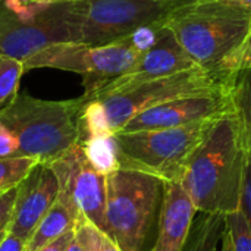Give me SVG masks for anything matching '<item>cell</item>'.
I'll list each match as a JSON object with an SVG mask.
<instances>
[{
    "instance_id": "obj_1",
    "label": "cell",
    "mask_w": 251,
    "mask_h": 251,
    "mask_svg": "<svg viewBox=\"0 0 251 251\" xmlns=\"http://www.w3.org/2000/svg\"><path fill=\"white\" fill-rule=\"evenodd\" d=\"M165 25L197 68L228 84L251 34V10L234 0H199L175 9Z\"/></svg>"
},
{
    "instance_id": "obj_2",
    "label": "cell",
    "mask_w": 251,
    "mask_h": 251,
    "mask_svg": "<svg viewBox=\"0 0 251 251\" xmlns=\"http://www.w3.org/2000/svg\"><path fill=\"white\" fill-rule=\"evenodd\" d=\"M247 157L234 112L219 118L179 182L199 213L228 216L241 209Z\"/></svg>"
},
{
    "instance_id": "obj_3",
    "label": "cell",
    "mask_w": 251,
    "mask_h": 251,
    "mask_svg": "<svg viewBox=\"0 0 251 251\" xmlns=\"http://www.w3.org/2000/svg\"><path fill=\"white\" fill-rule=\"evenodd\" d=\"M84 104V96L57 101L18 94L12 103L0 109V122L18 140V157L50 162L81 143Z\"/></svg>"
},
{
    "instance_id": "obj_4",
    "label": "cell",
    "mask_w": 251,
    "mask_h": 251,
    "mask_svg": "<svg viewBox=\"0 0 251 251\" xmlns=\"http://www.w3.org/2000/svg\"><path fill=\"white\" fill-rule=\"evenodd\" d=\"M71 43L106 46L126 38L138 26L165 21L179 0H62Z\"/></svg>"
},
{
    "instance_id": "obj_5",
    "label": "cell",
    "mask_w": 251,
    "mask_h": 251,
    "mask_svg": "<svg viewBox=\"0 0 251 251\" xmlns=\"http://www.w3.org/2000/svg\"><path fill=\"white\" fill-rule=\"evenodd\" d=\"M163 181L119 168L106 175V232L122 251H144L160 210Z\"/></svg>"
},
{
    "instance_id": "obj_6",
    "label": "cell",
    "mask_w": 251,
    "mask_h": 251,
    "mask_svg": "<svg viewBox=\"0 0 251 251\" xmlns=\"http://www.w3.org/2000/svg\"><path fill=\"white\" fill-rule=\"evenodd\" d=\"M216 121L179 128L116 132L121 168L153 175L163 182H181L188 163Z\"/></svg>"
},
{
    "instance_id": "obj_7",
    "label": "cell",
    "mask_w": 251,
    "mask_h": 251,
    "mask_svg": "<svg viewBox=\"0 0 251 251\" xmlns=\"http://www.w3.org/2000/svg\"><path fill=\"white\" fill-rule=\"evenodd\" d=\"M226 87L228 84L213 78L200 68H194L176 75L141 82L137 85L100 90L91 96H82L101 103L109 126L112 132L116 134L125 126L126 122L147 109L182 97L213 93Z\"/></svg>"
},
{
    "instance_id": "obj_8",
    "label": "cell",
    "mask_w": 251,
    "mask_h": 251,
    "mask_svg": "<svg viewBox=\"0 0 251 251\" xmlns=\"http://www.w3.org/2000/svg\"><path fill=\"white\" fill-rule=\"evenodd\" d=\"M141 54L126 38L106 46L57 43L47 46L24 60L25 71L59 69L82 76L84 96H91L110 81L128 74Z\"/></svg>"
},
{
    "instance_id": "obj_9",
    "label": "cell",
    "mask_w": 251,
    "mask_h": 251,
    "mask_svg": "<svg viewBox=\"0 0 251 251\" xmlns=\"http://www.w3.org/2000/svg\"><path fill=\"white\" fill-rule=\"evenodd\" d=\"M60 184L76 206L81 216L106 232V176L88 162L81 143L65 150L50 162Z\"/></svg>"
},
{
    "instance_id": "obj_10",
    "label": "cell",
    "mask_w": 251,
    "mask_h": 251,
    "mask_svg": "<svg viewBox=\"0 0 251 251\" xmlns=\"http://www.w3.org/2000/svg\"><path fill=\"white\" fill-rule=\"evenodd\" d=\"M71 43L60 1H56L32 19H21L0 0V51L26 60L41 49Z\"/></svg>"
},
{
    "instance_id": "obj_11",
    "label": "cell",
    "mask_w": 251,
    "mask_h": 251,
    "mask_svg": "<svg viewBox=\"0 0 251 251\" xmlns=\"http://www.w3.org/2000/svg\"><path fill=\"white\" fill-rule=\"evenodd\" d=\"M232 112L234 109L226 87L213 93L182 97L147 109L126 122L119 132L179 128L199 122L215 121Z\"/></svg>"
},
{
    "instance_id": "obj_12",
    "label": "cell",
    "mask_w": 251,
    "mask_h": 251,
    "mask_svg": "<svg viewBox=\"0 0 251 251\" xmlns=\"http://www.w3.org/2000/svg\"><path fill=\"white\" fill-rule=\"evenodd\" d=\"M59 194L60 184L56 174L49 163L38 162L16 188L9 232L28 241Z\"/></svg>"
},
{
    "instance_id": "obj_13",
    "label": "cell",
    "mask_w": 251,
    "mask_h": 251,
    "mask_svg": "<svg viewBox=\"0 0 251 251\" xmlns=\"http://www.w3.org/2000/svg\"><path fill=\"white\" fill-rule=\"evenodd\" d=\"M194 68L197 66L190 59L184 47L179 44L175 34L165 25L157 43L138 59L137 65L128 74L110 81L100 90H113L137 85L141 82L176 75Z\"/></svg>"
},
{
    "instance_id": "obj_14",
    "label": "cell",
    "mask_w": 251,
    "mask_h": 251,
    "mask_svg": "<svg viewBox=\"0 0 251 251\" xmlns=\"http://www.w3.org/2000/svg\"><path fill=\"white\" fill-rule=\"evenodd\" d=\"M197 209L179 182H163L153 251H182L197 216Z\"/></svg>"
},
{
    "instance_id": "obj_15",
    "label": "cell",
    "mask_w": 251,
    "mask_h": 251,
    "mask_svg": "<svg viewBox=\"0 0 251 251\" xmlns=\"http://www.w3.org/2000/svg\"><path fill=\"white\" fill-rule=\"evenodd\" d=\"M79 212L74 204L72 199L60 191L57 200L46 216L40 221L32 235L26 241L25 251H38L50 243L56 241L62 235L75 229Z\"/></svg>"
},
{
    "instance_id": "obj_16",
    "label": "cell",
    "mask_w": 251,
    "mask_h": 251,
    "mask_svg": "<svg viewBox=\"0 0 251 251\" xmlns=\"http://www.w3.org/2000/svg\"><path fill=\"white\" fill-rule=\"evenodd\" d=\"M228 91L244 149L251 159V68L241 69L231 76Z\"/></svg>"
},
{
    "instance_id": "obj_17",
    "label": "cell",
    "mask_w": 251,
    "mask_h": 251,
    "mask_svg": "<svg viewBox=\"0 0 251 251\" xmlns=\"http://www.w3.org/2000/svg\"><path fill=\"white\" fill-rule=\"evenodd\" d=\"M225 234V216L200 213L196 216L182 251H219Z\"/></svg>"
},
{
    "instance_id": "obj_18",
    "label": "cell",
    "mask_w": 251,
    "mask_h": 251,
    "mask_svg": "<svg viewBox=\"0 0 251 251\" xmlns=\"http://www.w3.org/2000/svg\"><path fill=\"white\" fill-rule=\"evenodd\" d=\"M90 165L101 175H109L121 168L115 134L87 138L81 143Z\"/></svg>"
},
{
    "instance_id": "obj_19",
    "label": "cell",
    "mask_w": 251,
    "mask_h": 251,
    "mask_svg": "<svg viewBox=\"0 0 251 251\" xmlns=\"http://www.w3.org/2000/svg\"><path fill=\"white\" fill-rule=\"evenodd\" d=\"M24 72L25 66L22 60L0 51V109L6 107L16 99Z\"/></svg>"
},
{
    "instance_id": "obj_20",
    "label": "cell",
    "mask_w": 251,
    "mask_h": 251,
    "mask_svg": "<svg viewBox=\"0 0 251 251\" xmlns=\"http://www.w3.org/2000/svg\"><path fill=\"white\" fill-rule=\"evenodd\" d=\"M75 238L82 251H122L107 234L81 215L75 225Z\"/></svg>"
},
{
    "instance_id": "obj_21",
    "label": "cell",
    "mask_w": 251,
    "mask_h": 251,
    "mask_svg": "<svg viewBox=\"0 0 251 251\" xmlns=\"http://www.w3.org/2000/svg\"><path fill=\"white\" fill-rule=\"evenodd\" d=\"M81 132H82L81 143L85 141L87 138L113 134L109 126L106 112L99 100L85 99V104L81 115Z\"/></svg>"
},
{
    "instance_id": "obj_22",
    "label": "cell",
    "mask_w": 251,
    "mask_h": 251,
    "mask_svg": "<svg viewBox=\"0 0 251 251\" xmlns=\"http://www.w3.org/2000/svg\"><path fill=\"white\" fill-rule=\"evenodd\" d=\"M37 163L31 157L0 159V194L18 187Z\"/></svg>"
},
{
    "instance_id": "obj_23",
    "label": "cell",
    "mask_w": 251,
    "mask_h": 251,
    "mask_svg": "<svg viewBox=\"0 0 251 251\" xmlns=\"http://www.w3.org/2000/svg\"><path fill=\"white\" fill-rule=\"evenodd\" d=\"M225 228L232 251H251V228L241 210L225 216Z\"/></svg>"
},
{
    "instance_id": "obj_24",
    "label": "cell",
    "mask_w": 251,
    "mask_h": 251,
    "mask_svg": "<svg viewBox=\"0 0 251 251\" xmlns=\"http://www.w3.org/2000/svg\"><path fill=\"white\" fill-rule=\"evenodd\" d=\"M163 26H165V21H157V22L141 25L134 32H131L126 37V40L143 56L157 43Z\"/></svg>"
},
{
    "instance_id": "obj_25",
    "label": "cell",
    "mask_w": 251,
    "mask_h": 251,
    "mask_svg": "<svg viewBox=\"0 0 251 251\" xmlns=\"http://www.w3.org/2000/svg\"><path fill=\"white\" fill-rule=\"evenodd\" d=\"M4 4L21 19H32L46 7L62 0H3Z\"/></svg>"
},
{
    "instance_id": "obj_26",
    "label": "cell",
    "mask_w": 251,
    "mask_h": 251,
    "mask_svg": "<svg viewBox=\"0 0 251 251\" xmlns=\"http://www.w3.org/2000/svg\"><path fill=\"white\" fill-rule=\"evenodd\" d=\"M16 188L18 187L0 194V243L9 232V224H10L13 204L16 199Z\"/></svg>"
},
{
    "instance_id": "obj_27",
    "label": "cell",
    "mask_w": 251,
    "mask_h": 251,
    "mask_svg": "<svg viewBox=\"0 0 251 251\" xmlns=\"http://www.w3.org/2000/svg\"><path fill=\"white\" fill-rule=\"evenodd\" d=\"M18 140L13 132L0 122V159L18 157Z\"/></svg>"
},
{
    "instance_id": "obj_28",
    "label": "cell",
    "mask_w": 251,
    "mask_h": 251,
    "mask_svg": "<svg viewBox=\"0 0 251 251\" xmlns=\"http://www.w3.org/2000/svg\"><path fill=\"white\" fill-rule=\"evenodd\" d=\"M243 215L246 216L249 225L251 228V159L247 157V166H246V178H244V188H243V197H241V209Z\"/></svg>"
},
{
    "instance_id": "obj_29",
    "label": "cell",
    "mask_w": 251,
    "mask_h": 251,
    "mask_svg": "<svg viewBox=\"0 0 251 251\" xmlns=\"http://www.w3.org/2000/svg\"><path fill=\"white\" fill-rule=\"evenodd\" d=\"M26 247V240L7 232L3 241L0 243V251H25Z\"/></svg>"
},
{
    "instance_id": "obj_30",
    "label": "cell",
    "mask_w": 251,
    "mask_h": 251,
    "mask_svg": "<svg viewBox=\"0 0 251 251\" xmlns=\"http://www.w3.org/2000/svg\"><path fill=\"white\" fill-rule=\"evenodd\" d=\"M74 237H75V229L68 232V234H65V235H62L60 238H57L56 241L50 243L49 246L43 247L41 250L38 251H65L66 247L69 246V243L74 240Z\"/></svg>"
},
{
    "instance_id": "obj_31",
    "label": "cell",
    "mask_w": 251,
    "mask_h": 251,
    "mask_svg": "<svg viewBox=\"0 0 251 251\" xmlns=\"http://www.w3.org/2000/svg\"><path fill=\"white\" fill-rule=\"evenodd\" d=\"M246 68H251V34L244 46V50H243L240 62H238V71L246 69Z\"/></svg>"
},
{
    "instance_id": "obj_32",
    "label": "cell",
    "mask_w": 251,
    "mask_h": 251,
    "mask_svg": "<svg viewBox=\"0 0 251 251\" xmlns=\"http://www.w3.org/2000/svg\"><path fill=\"white\" fill-rule=\"evenodd\" d=\"M219 251H232V250H231V243H229L228 234H226V228H225V234H224V238H222V244H221V250H219Z\"/></svg>"
},
{
    "instance_id": "obj_33",
    "label": "cell",
    "mask_w": 251,
    "mask_h": 251,
    "mask_svg": "<svg viewBox=\"0 0 251 251\" xmlns=\"http://www.w3.org/2000/svg\"><path fill=\"white\" fill-rule=\"evenodd\" d=\"M65 251H82L81 250V246L78 244V241H76V238L74 237V240L69 243V246L66 247V250Z\"/></svg>"
},
{
    "instance_id": "obj_34",
    "label": "cell",
    "mask_w": 251,
    "mask_h": 251,
    "mask_svg": "<svg viewBox=\"0 0 251 251\" xmlns=\"http://www.w3.org/2000/svg\"><path fill=\"white\" fill-rule=\"evenodd\" d=\"M234 1H238V3H241V4H244L246 7H249L251 10V0H234Z\"/></svg>"
},
{
    "instance_id": "obj_35",
    "label": "cell",
    "mask_w": 251,
    "mask_h": 251,
    "mask_svg": "<svg viewBox=\"0 0 251 251\" xmlns=\"http://www.w3.org/2000/svg\"><path fill=\"white\" fill-rule=\"evenodd\" d=\"M181 3H184V4H190V3H194V1H199V0H179Z\"/></svg>"
}]
</instances>
